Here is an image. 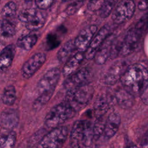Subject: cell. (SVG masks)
I'll use <instances>...</instances> for the list:
<instances>
[{"instance_id":"cell-1","label":"cell","mask_w":148,"mask_h":148,"mask_svg":"<svg viewBox=\"0 0 148 148\" xmlns=\"http://www.w3.org/2000/svg\"><path fill=\"white\" fill-rule=\"evenodd\" d=\"M61 76V71L57 68L48 70L37 83L38 97L34 100L32 108L35 111L40 110L51 99Z\"/></svg>"},{"instance_id":"cell-2","label":"cell","mask_w":148,"mask_h":148,"mask_svg":"<svg viewBox=\"0 0 148 148\" xmlns=\"http://www.w3.org/2000/svg\"><path fill=\"white\" fill-rule=\"evenodd\" d=\"M120 80L123 87L134 96L140 95L148 85V70L139 64L131 65Z\"/></svg>"},{"instance_id":"cell-3","label":"cell","mask_w":148,"mask_h":148,"mask_svg":"<svg viewBox=\"0 0 148 148\" xmlns=\"http://www.w3.org/2000/svg\"><path fill=\"white\" fill-rule=\"evenodd\" d=\"M94 140L93 124L87 120H76L72 127L70 134L71 147H88Z\"/></svg>"},{"instance_id":"cell-4","label":"cell","mask_w":148,"mask_h":148,"mask_svg":"<svg viewBox=\"0 0 148 148\" xmlns=\"http://www.w3.org/2000/svg\"><path fill=\"white\" fill-rule=\"evenodd\" d=\"M76 112L69 102L65 101L54 106L50 110L45 117V124L48 128H56L72 119Z\"/></svg>"},{"instance_id":"cell-5","label":"cell","mask_w":148,"mask_h":148,"mask_svg":"<svg viewBox=\"0 0 148 148\" xmlns=\"http://www.w3.org/2000/svg\"><path fill=\"white\" fill-rule=\"evenodd\" d=\"M94 92L93 86L88 83L67 90L65 101L69 102L77 111L84 107L91 100Z\"/></svg>"},{"instance_id":"cell-6","label":"cell","mask_w":148,"mask_h":148,"mask_svg":"<svg viewBox=\"0 0 148 148\" xmlns=\"http://www.w3.org/2000/svg\"><path fill=\"white\" fill-rule=\"evenodd\" d=\"M68 135V128L66 126L60 125L46 134L40 140L38 147L56 148L61 147L66 141Z\"/></svg>"},{"instance_id":"cell-7","label":"cell","mask_w":148,"mask_h":148,"mask_svg":"<svg viewBox=\"0 0 148 148\" xmlns=\"http://www.w3.org/2000/svg\"><path fill=\"white\" fill-rule=\"evenodd\" d=\"M135 3L133 0H121L116 6L112 15L113 21L117 24L129 20L135 11Z\"/></svg>"},{"instance_id":"cell-8","label":"cell","mask_w":148,"mask_h":148,"mask_svg":"<svg viewBox=\"0 0 148 148\" xmlns=\"http://www.w3.org/2000/svg\"><path fill=\"white\" fill-rule=\"evenodd\" d=\"M46 60V55L44 53H37L32 55L23 65L21 75L25 79L31 77L43 65Z\"/></svg>"},{"instance_id":"cell-9","label":"cell","mask_w":148,"mask_h":148,"mask_svg":"<svg viewBox=\"0 0 148 148\" xmlns=\"http://www.w3.org/2000/svg\"><path fill=\"white\" fill-rule=\"evenodd\" d=\"M142 34L135 26L130 28L122 41L120 55L126 56L132 53L138 46Z\"/></svg>"},{"instance_id":"cell-10","label":"cell","mask_w":148,"mask_h":148,"mask_svg":"<svg viewBox=\"0 0 148 148\" xmlns=\"http://www.w3.org/2000/svg\"><path fill=\"white\" fill-rule=\"evenodd\" d=\"M97 29L98 27L95 25H90L83 28L73 40L76 50L85 52L96 34Z\"/></svg>"},{"instance_id":"cell-11","label":"cell","mask_w":148,"mask_h":148,"mask_svg":"<svg viewBox=\"0 0 148 148\" xmlns=\"http://www.w3.org/2000/svg\"><path fill=\"white\" fill-rule=\"evenodd\" d=\"M110 29L109 25L103 26L95 35L88 47L84 52L86 60L93 59L96 51L110 35Z\"/></svg>"},{"instance_id":"cell-12","label":"cell","mask_w":148,"mask_h":148,"mask_svg":"<svg viewBox=\"0 0 148 148\" xmlns=\"http://www.w3.org/2000/svg\"><path fill=\"white\" fill-rule=\"evenodd\" d=\"M128 66L125 61H115L108 69L104 76L105 84L112 86L120 80L122 75Z\"/></svg>"},{"instance_id":"cell-13","label":"cell","mask_w":148,"mask_h":148,"mask_svg":"<svg viewBox=\"0 0 148 148\" xmlns=\"http://www.w3.org/2000/svg\"><path fill=\"white\" fill-rule=\"evenodd\" d=\"M90 76L89 70L83 68L77 71L67 77L64 82V86L67 90L88 83Z\"/></svg>"},{"instance_id":"cell-14","label":"cell","mask_w":148,"mask_h":148,"mask_svg":"<svg viewBox=\"0 0 148 148\" xmlns=\"http://www.w3.org/2000/svg\"><path fill=\"white\" fill-rule=\"evenodd\" d=\"M121 123V117L119 113L113 112L106 119L103 135L105 139H109L117 132Z\"/></svg>"},{"instance_id":"cell-15","label":"cell","mask_w":148,"mask_h":148,"mask_svg":"<svg viewBox=\"0 0 148 148\" xmlns=\"http://www.w3.org/2000/svg\"><path fill=\"white\" fill-rule=\"evenodd\" d=\"M1 125L6 130H12L17 127L19 122L17 110L9 109L3 110L1 114Z\"/></svg>"},{"instance_id":"cell-16","label":"cell","mask_w":148,"mask_h":148,"mask_svg":"<svg viewBox=\"0 0 148 148\" xmlns=\"http://www.w3.org/2000/svg\"><path fill=\"white\" fill-rule=\"evenodd\" d=\"M85 58V54L83 51H78L74 55L72 56L64 65L62 73L64 76H69L76 71Z\"/></svg>"},{"instance_id":"cell-17","label":"cell","mask_w":148,"mask_h":148,"mask_svg":"<svg viewBox=\"0 0 148 148\" xmlns=\"http://www.w3.org/2000/svg\"><path fill=\"white\" fill-rule=\"evenodd\" d=\"M115 99L120 107L128 109L134 105V95L124 87L120 88L115 92Z\"/></svg>"},{"instance_id":"cell-18","label":"cell","mask_w":148,"mask_h":148,"mask_svg":"<svg viewBox=\"0 0 148 148\" xmlns=\"http://www.w3.org/2000/svg\"><path fill=\"white\" fill-rule=\"evenodd\" d=\"M15 54V46L11 44L5 47L1 52L0 69L4 71L8 69L12 64Z\"/></svg>"},{"instance_id":"cell-19","label":"cell","mask_w":148,"mask_h":148,"mask_svg":"<svg viewBox=\"0 0 148 148\" xmlns=\"http://www.w3.org/2000/svg\"><path fill=\"white\" fill-rule=\"evenodd\" d=\"M108 37L96 51L94 57L93 59L98 65H103L110 57L112 44L111 40L108 39Z\"/></svg>"},{"instance_id":"cell-20","label":"cell","mask_w":148,"mask_h":148,"mask_svg":"<svg viewBox=\"0 0 148 148\" xmlns=\"http://www.w3.org/2000/svg\"><path fill=\"white\" fill-rule=\"evenodd\" d=\"M110 99L105 94H101L96 99L94 105V111L95 116L98 118L107 112L110 106Z\"/></svg>"},{"instance_id":"cell-21","label":"cell","mask_w":148,"mask_h":148,"mask_svg":"<svg viewBox=\"0 0 148 148\" xmlns=\"http://www.w3.org/2000/svg\"><path fill=\"white\" fill-rule=\"evenodd\" d=\"M76 50L73 40H69L58 50L57 57L60 62H65L72 56L74 50Z\"/></svg>"},{"instance_id":"cell-22","label":"cell","mask_w":148,"mask_h":148,"mask_svg":"<svg viewBox=\"0 0 148 148\" xmlns=\"http://www.w3.org/2000/svg\"><path fill=\"white\" fill-rule=\"evenodd\" d=\"M38 40V36L35 34H29L17 39L16 45L19 48L28 51L32 49Z\"/></svg>"},{"instance_id":"cell-23","label":"cell","mask_w":148,"mask_h":148,"mask_svg":"<svg viewBox=\"0 0 148 148\" xmlns=\"http://www.w3.org/2000/svg\"><path fill=\"white\" fill-rule=\"evenodd\" d=\"M16 99V91L14 86L8 85L4 87L1 95V100L7 106L13 105Z\"/></svg>"},{"instance_id":"cell-24","label":"cell","mask_w":148,"mask_h":148,"mask_svg":"<svg viewBox=\"0 0 148 148\" xmlns=\"http://www.w3.org/2000/svg\"><path fill=\"white\" fill-rule=\"evenodd\" d=\"M45 22V14L39 10L36 16L29 22L25 24V27L28 30L32 31H37L43 27Z\"/></svg>"},{"instance_id":"cell-25","label":"cell","mask_w":148,"mask_h":148,"mask_svg":"<svg viewBox=\"0 0 148 148\" xmlns=\"http://www.w3.org/2000/svg\"><path fill=\"white\" fill-rule=\"evenodd\" d=\"M16 34L14 25L6 18H3L1 22V34L5 38L12 37Z\"/></svg>"},{"instance_id":"cell-26","label":"cell","mask_w":148,"mask_h":148,"mask_svg":"<svg viewBox=\"0 0 148 148\" xmlns=\"http://www.w3.org/2000/svg\"><path fill=\"white\" fill-rule=\"evenodd\" d=\"M16 134L12 130L6 134H2L0 139L1 148H10L13 147L16 143Z\"/></svg>"},{"instance_id":"cell-27","label":"cell","mask_w":148,"mask_h":148,"mask_svg":"<svg viewBox=\"0 0 148 148\" xmlns=\"http://www.w3.org/2000/svg\"><path fill=\"white\" fill-rule=\"evenodd\" d=\"M119 0H103L99 10V16L105 18L108 17L112 12Z\"/></svg>"},{"instance_id":"cell-28","label":"cell","mask_w":148,"mask_h":148,"mask_svg":"<svg viewBox=\"0 0 148 148\" xmlns=\"http://www.w3.org/2000/svg\"><path fill=\"white\" fill-rule=\"evenodd\" d=\"M38 10L35 8H27L20 11L18 15V20L26 24L29 22L37 14Z\"/></svg>"},{"instance_id":"cell-29","label":"cell","mask_w":148,"mask_h":148,"mask_svg":"<svg viewBox=\"0 0 148 148\" xmlns=\"http://www.w3.org/2000/svg\"><path fill=\"white\" fill-rule=\"evenodd\" d=\"M17 11V6L12 1L7 2L3 7L1 11V15L3 18H9L13 17Z\"/></svg>"},{"instance_id":"cell-30","label":"cell","mask_w":148,"mask_h":148,"mask_svg":"<svg viewBox=\"0 0 148 148\" xmlns=\"http://www.w3.org/2000/svg\"><path fill=\"white\" fill-rule=\"evenodd\" d=\"M106 120L103 119V116L97 118L96 121L93 124V132L94 140H97L100 136L103 134L105 128Z\"/></svg>"},{"instance_id":"cell-31","label":"cell","mask_w":148,"mask_h":148,"mask_svg":"<svg viewBox=\"0 0 148 148\" xmlns=\"http://www.w3.org/2000/svg\"><path fill=\"white\" fill-rule=\"evenodd\" d=\"M82 3H80V2L76 1V2L69 5L67 6V8H66V9L65 10V13L68 15H69V16L75 14L78 10V9L80 8V7L82 5Z\"/></svg>"},{"instance_id":"cell-32","label":"cell","mask_w":148,"mask_h":148,"mask_svg":"<svg viewBox=\"0 0 148 148\" xmlns=\"http://www.w3.org/2000/svg\"><path fill=\"white\" fill-rule=\"evenodd\" d=\"M103 0H88L87 8L91 11L99 10Z\"/></svg>"},{"instance_id":"cell-33","label":"cell","mask_w":148,"mask_h":148,"mask_svg":"<svg viewBox=\"0 0 148 148\" xmlns=\"http://www.w3.org/2000/svg\"><path fill=\"white\" fill-rule=\"evenodd\" d=\"M54 0H35L36 6L41 10H46L50 8Z\"/></svg>"},{"instance_id":"cell-34","label":"cell","mask_w":148,"mask_h":148,"mask_svg":"<svg viewBox=\"0 0 148 148\" xmlns=\"http://www.w3.org/2000/svg\"><path fill=\"white\" fill-rule=\"evenodd\" d=\"M138 8L140 10L148 9V0H140L138 4Z\"/></svg>"},{"instance_id":"cell-35","label":"cell","mask_w":148,"mask_h":148,"mask_svg":"<svg viewBox=\"0 0 148 148\" xmlns=\"http://www.w3.org/2000/svg\"><path fill=\"white\" fill-rule=\"evenodd\" d=\"M140 96L143 102L148 105V85Z\"/></svg>"},{"instance_id":"cell-36","label":"cell","mask_w":148,"mask_h":148,"mask_svg":"<svg viewBox=\"0 0 148 148\" xmlns=\"http://www.w3.org/2000/svg\"><path fill=\"white\" fill-rule=\"evenodd\" d=\"M140 145L143 147H148V131L144 135L141 141Z\"/></svg>"},{"instance_id":"cell-37","label":"cell","mask_w":148,"mask_h":148,"mask_svg":"<svg viewBox=\"0 0 148 148\" xmlns=\"http://www.w3.org/2000/svg\"><path fill=\"white\" fill-rule=\"evenodd\" d=\"M76 1H77V2H80V3H83L85 0H76Z\"/></svg>"},{"instance_id":"cell-38","label":"cell","mask_w":148,"mask_h":148,"mask_svg":"<svg viewBox=\"0 0 148 148\" xmlns=\"http://www.w3.org/2000/svg\"><path fill=\"white\" fill-rule=\"evenodd\" d=\"M25 1H32V0H24Z\"/></svg>"}]
</instances>
